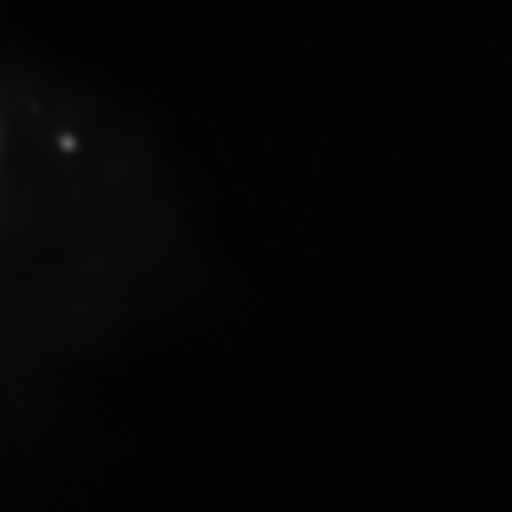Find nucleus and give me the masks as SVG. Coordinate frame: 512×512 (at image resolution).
<instances>
[]
</instances>
